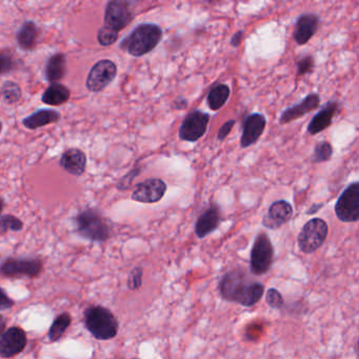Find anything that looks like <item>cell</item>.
Instances as JSON below:
<instances>
[{"instance_id": "obj_1", "label": "cell", "mask_w": 359, "mask_h": 359, "mask_svg": "<svg viewBox=\"0 0 359 359\" xmlns=\"http://www.w3.org/2000/svg\"><path fill=\"white\" fill-rule=\"evenodd\" d=\"M162 27L155 23L137 25L129 36L123 39L121 49L131 56L141 57L152 52L162 39Z\"/></svg>"}, {"instance_id": "obj_2", "label": "cell", "mask_w": 359, "mask_h": 359, "mask_svg": "<svg viewBox=\"0 0 359 359\" xmlns=\"http://www.w3.org/2000/svg\"><path fill=\"white\" fill-rule=\"evenodd\" d=\"M84 325L98 341H109L119 333V323L110 310L94 306L84 311Z\"/></svg>"}, {"instance_id": "obj_3", "label": "cell", "mask_w": 359, "mask_h": 359, "mask_svg": "<svg viewBox=\"0 0 359 359\" xmlns=\"http://www.w3.org/2000/svg\"><path fill=\"white\" fill-rule=\"evenodd\" d=\"M76 231L88 240L103 243L111 236V227L97 210L88 209L75 217Z\"/></svg>"}, {"instance_id": "obj_4", "label": "cell", "mask_w": 359, "mask_h": 359, "mask_svg": "<svg viewBox=\"0 0 359 359\" xmlns=\"http://www.w3.org/2000/svg\"><path fill=\"white\" fill-rule=\"evenodd\" d=\"M329 234L327 223L321 219L308 221L298 234V248L305 254H312L319 250L327 240Z\"/></svg>"}, {"instance_id": "obj_5", "label": "cell", "mask_w": 359, "mask_h": 359, "mask_svg": "<svg viewBox=\"0 0 359 359\" xmlns=\"http://www.w3.org/2000/svg\"><path fill=\"white\" fill-rule=\"evenodd\" d=\"M274 260L272 241L266 233H260L255 238L251 251V272L255 276H262L269 272Z\"/></svg>"}, {"instance_id": "obj_6", "label": "cell", "mask_w": 359, "mask_h": 359, "mask_svg": "<svg viewBox=\"0 0 359 359\" xmlns=\"http://www.w3.org/2000/svg\"><path fill=\"white\" fill-rule=\"evenodd\" d=\"M335 214L343 223H356L359 219V184L347 186L335 205Z\"/></svg>"}, {"instance_id": "obj_7", "label": "cell", "mask_w": 359, "mask_h": 359, "mask_svg": "<svg viewBox=\"0 0 359 359\" xmlns=\"http://www.w3.org/2000/svg\"><path fill=\"white\" fill-rule=\"evenodd\" d=\"M41 270L42 262L37 258H8L0 266V274L10 278H34Z\"/></svg>"}, {"instance_id": "obj_8", "label": "cell", "mask_w": 359, "mask_h": 359, "mask_svg": "<svg viewBox=\"0 0 359 359\" xmlns=\"http://www.w3.org/2000/svg\"><path fill=\"white\" fill-rule=\"evenodd\" d=\"M116 75L117 66L115 62L109 60H99L90 71L86 86L92 93H98L105 90Z\"/></svg>"}, {"instance_id": "obj_9", "label": "cell", "mask_w": 359, "mask_h": 359, "mask_svg": "<svg viewBox=\"0 0 359 359\" xmlns=\"http://www.w3.org/2000/svg\"><path fill=\"white\" fill-rule=\"evenodd\" d=\"M132 3L125 0H113L106 7L105 25L119 33L134 19Z\"/></svg>"}, {"instance_id": "obj_10", "label": "cell", "mask_w": 359, "mask_h": 359, "mask_svg": "<svg viewBox=\"0 0 359 359\" xmlns=\"http://www.w3.org/2000/svg\"><path fill=\"white\" fill-rule=\"evenodd\" d=\"M210 115L200 110H195L186 115L180 127V138L188 143H196L207 132Z\"/></svg>"}, {"instance_id": "obj_11", "label": "cell", "mask_w": 359, "mask_h": 359, "mask_svg": "<svg viewBox=\"0 0 359 359\" xmlns=\"http://www.w3.org/2000/svg\"><path fill=\"white\" fill-rule=\"evenodd\" d=\"M249 284L250 282H248L246 274L240 269L230 271L223 276L219 284L221 297L227 301L237 304Z\"/></svg>"}, {"instance_id": "obj_12", "label": "cell", "mask_w": 359, "mask_h": 359, "mask_svg": "<svg viewBox=\"0 0 359 359\" xmlns=\"http://www.w3.org/2000/svg\"><path fill=\"white\" fill-rule=\"evenodd\" d=\"M166 184L160 178H150L137 184L132 194V199L141 203H158L164 197Z\"/></svg>"}, {"instance_id": "obj_13", "label": "cell", "mask_w": 359, "mask_h": 359, "mask_svg": "<svg viewBox=\"0 0 359 359\" xmlns=\"http://www.w3.org/2000/svg\"><path fill=\"white\" fill-rule=\"evenodd\" d=\"M27 346V335L21 327H10L0 336V357L11 358Z\"/></svg>"}, {"instance_id": "obj_14", "label": "cell", "mask_w": 359, "mask_h": 359, "mask_svg": "<svg viewBox=\"0 0 359 359\" xmlns=\"http://www.w3.org/2000/svg\"><path fill=\"white\" fill-rule=\"evenodd\" d=\"M266 117L260 113L249 115L243 125V135L240 138V147L243 149L253 146L260 138L266 129Z\"/></svg>"}, {"instance_id": "obj_15", "label": "cell", "mask_w": 359, "mask_h": 359, "mask_svg": "<svg viewBox=\"0 0 359 359\" xmlns=\"http://www.w3.org/2000/svg\"><path fill=\"white\" fill-rule=\"evenodd\" d=\"M293 215V207L286 200H277L269 208L268 214L262 219V225L270 230L280 229L286 225Z\"/></svg>"}, {"instance_id": "obj_16", "label": "cell", "mask_w": 359, "mask_h": 359, "mask_svg": "<svg viewBox=\"0 0 359 359\" xmlns=\"http://www.w3.org/2000/svg\"><path fill=\"white\" fill-rule=\"evenodd\" d=\"M321 19L319 15L305 13L298 17L294 30V39L298 46H305L319 31Z\"/></svg>"}, {"instance_id": "obj_17", "label": "cell", "mask_w": 359, "mask_h": 359, "mask_svg": "<svg viewBox=\"0 0 359 359\" xmlns=\"http://www.w3.org/2000/svg\"><path fill=\"white\" fill-rule=\"evenodd\" d=\"M321 105V96L317 93H312L304 98L299 103L288 108L286 111L282 112L280 115V125H286L292 121H297L300 117L305 116L306 114L314 111Z\"/></svg>"}, {"instance_id": "obj_18", "label": "cell", "mask_w": 359, "mask_h": 359, "mask_svg": "<svg viewBox=\"0 0 359 359\" xmlns=\"http://www.w3.org/2000/svg\"><path fill=\"white\" fill-rule=\"evenodd\" d=\"M221 221V212L219 206L213 205L206 210L195 223V234L199 239H203L219 227Z\"/></svg>"}, {"instance_id": "obj_19", "label": "cell", "mask_w": 359, "mask_h": 359, "mask_svg": "<svg viewBox=\"0 0 359 359\" xmlns=\"http://www.w3.org/2000/svg\"><path fill=\"white\" fill-rule=\"evenodd\" d=\"M338 112V103L336 101L327 103L315 116L312 119L311 123L308 125V133L310 135H316L323 132L332 125L333 119Z\"/></svg>"}, {"instance_id": "obj_20", "label": "cell", "mask_w": 359, "mask_h": 359, "mask_svg": "<svg viewBox=\"0 0 359 359\" xmlns=\"http://www.w3.org/2000/svg\"><path fill=\"white\" fill-rule=\"evenodd\" d=\"M60 166L73 176H82L87 166V156L79 149H70L62 154Z\"/></svg>"}, {"instance_id": "obj_21", "label": "cell", "mask_w": 359, "mask_h": 359, "mask_svg": "<svg viewBox=\"0 0 359 359\" xmlns=\"http://www.w3.org/2000/svg\"><path fill=\"white\" fill-rule=\"evenodd\" d=\"M39 36H40V30L36 23L31 21H25L17 31V45L21 50L33 51L38 44Z\"/></svg>"}, {"instance_id": "obj_22", "label": "cell", "mask_w": 359, "mask_h": 359, "mask_svg": "<svg viewBox=\"0 0 359 359\" xmlns=\"http://www.w3.org/2000/svg\"><path fill=\"white\" fill-rule=\"evenodd\" d=\"M60 119H62V115L60 112L55 111V110L41 109L33 113L30 116L23 119V125L29 130H36L39 127L58 123Z\"/></svg>"}, {"instance_id": "obj_23", "label": "cell", "mask_w": 359, "mask_h": 359, "mask_svg": "<svg viewBox=\"0 0 359 359\" xmlns=\"http://www.w3.org/2000/svg\"><path fill=\"white\" fill-rule=\"evenodd\" d=\"M66 72V55L57 53L49 58L46 66V78L51 84H58L64 79Z\"/></svg>"}, {"instance_id": "obj_24", "label": "cell", "mask_w": 359, "mask_h": 359, "mask_svg": "<svg viewBox=\"0 0 359 359\" xmlns=\"http://www.w3.org/2000/svg\"><path fill=\"white\" fill-rule=\"evenodd\" d=\"M71 92L62 84H50V87L41 96L42 103L49 106L64 105L70 99Z\"/></svg>"}, {"instance_id": "obj_25", "label": "cell", "mask_w": 359, "mask_h": 359, "mask_svg": "<svg viewBox=\"0 0 359 359\" xmlns=\"http://www.w3.org/2000/svg\"><path fill=\"white\" fill-rule=\"evenodd\" d=\"M264 291H266V288H264V284L257 282H250L246 290L241 294L237 304L243 306V307H253L257 303H260L262 296L264 295Z\"/></svg>"}, {"instance_id": "obj_26", "label": "cell", "mask_w": 359, "mask_h": 359, "mask_svg": "<svg viewBox=\"0 0 359 359\" xmlns=\"http://www.w3.org/2000/svg\"><path fill=\"white\" fill-rule=\"evenodd\" d=\"M230 93H231V90L227 84H215L208 94L207 101L210 109L212 111L221 110L229 99Z\"/></svg>"}, {"instance_id": "obj_27", "label": "cell", "mask_w": 359, "mask_h": 359, "mask_svg": "<svg viewBox=\"0 0 359 359\" xmlns=\"http://www.w3.org/2000/svg\"><path fill=\"white\" fill-rule=\"evenodd\" d=\"M71 323V315L68 313L62 314L55 319L53 325H51L50 330H49V338L51 341H57L60 337L64 335L66 332V330L68 329L69 325Z\"/></svg>"}, {"instance_id": "obj_28", "label": "cell", "mask_w": 359, "mask_h": 359, "mask_svg": "<svg viewBox=\"0 0 359 359\" xmlns=\"http://www.w3.org/2000/svg\"><path fill=\"white\" fill-rule=\"evenodd\" d=\"M0 97L9 105L18 103L21 98V89L16 82H5L0 89Z\"/></svg>"}, {"instance_id": "obj_29", "label": "cell", "mask_w": 359, "mask_h": 359, "mask_svg": "<svg viewBox=\"0 0 359 359\" xmlns=\"http://www.w3.org/2000/svg\"><path fill=\"white\" fill-rule=\"evenodd\" d=\"M333 155V148L331 143L327 141H321L316 145L314 148L313 155H312V162H325L331 160Z\"/></svg>"}, {"instance_id": "obj_30", "label": "cell", "mask_w": 359, "mask_h": 359, "mask_svg": "<svg viewBox=\"0 0 359 359\" xmlns=\"http://www.w3.org/2000/svg\"><path fill=\"white\" fill-rule=\"evenodd\" d=\"M17 66H18V62L12 54L11 51L0 49V75L16 70Z\"/></svg>"}, {"instance_id": "obj_31", "label": "cell", "mask_w": 359, "mask_h": 359, "mask_svg": "<svg viewBox=\"0 0 359 359\" xmlns=\"http://www.w3.org/2000/svg\"><path fill=\"white\" fill-rule=\"evenodd\" d=\"M23 227V221L13 215H5L0 219V234H5L8 231L18 232Z\"/></svg>"}, {"instance_id": "obj_32", "label": "cell", "mask_w": 359, "mask_h": 359, "mask_svg": "<svg viewBox=\"0 0 359 359\" xmlns=\"http://www.w3.org/2000/svg\"><path fill=\"white\" fill-rule=\"evenodd\" d=\"M117 39H119V32L113 30L111 27L103 25V27L98 31L97 40L103 47L111 46Z\"/></svg>"}, {"instance_id": "obj_33", "label": "cell", "mask_w": 359, "mask_h": 359, "mask_svg": "<svg viewBox=\"0 0 359 359\" xmlns=\"http://www.w3.org/2000/svg\"><path fill=\"white\" fill-rule=\"evenodd\" d=\"M266 301L272 309L280 310L284 307V297L277 289L270 288L267 291Z\"/></svg>"}, {"instance_id": "obj_34", "label": "cell", "mask_w": 359, "mask_h": 359, "mask_svg": "<svg viewBox=\"0 0 359 359\" xmlns=\"http://www.w3.org/2000/svg\"><path fill=\"white\" fill-rule=\"evenodd\" d=\"M143 271L141 267H136L131 271L130 275L127 278V288L135 291L140 288L143 284Z\"/></svg>"}, {"instance_id": "obj_35", "label": "cell", "mask_w": 359, "mask_h": 359, "mask_svg": "<svg viewBox=\"0 0 359 359\" xmlns=\"http://www.w3.org/2000/svg\"><path fill=\"white\" fill-rule=\"evenodd\" d=\"M314 68V60L311 55L300 57L297 62V75L304 76L311 73Z\"/></svg>"}, {"instance_id": "obj_36", "label": "cell", "mask_w": 359, "mask_h": 359, "mask_svg": "<svg viewBox=\"0 0 359 359\" xmlns=\"http://www.w3.org/2000/svg\"><path fill=\"white\" fill-rule=\"evenodd\" d=\"M236 121L235 119H230L227 123H223L219 129V134H217V139L219 141L225 140L227 138V135L232 131L233 127H234Z\"/></svg>"}, {"instance_id": "obj_37", "label": "cell", "mask_w": 359, "mask_h": 359, "mask_svg": "<svg viewBox=\"0 0 359 359\" xmlns=\"http://www.w3.org/2000/svg\"><path fill=\"white\" fill-rule=\"evenodd\" d=\"M14 306V301L7 295L5 290L3 288H0V310L11 309Z\"/></svg>"}, {"instance_id": "obj_38", "label": "cell", "mask_w": 359, "mask_h": 359, "mask_svg": "<svg viewBox=\"0 0 359 359\" xmlns=\"http://www.w3.org/2000/svg\"><path fill=\"white\" fill-rule=\"evenodd\" d=\"M243 31H238L236 34L233 35L232 39H231V45H232L234 48H238L241 42V38H243Z\"/></svg>"}, {"instance_id": "obj_39", "label": "cell", "mask_w": 359, "mask_h": 359, "mask_svg": "<svg viewBox=\"0 0 359 359\" xmlns=\"http://www.w3.org/2000/svg\"><path fill=\"white\" fill-rule=\"evenodd\" d=\"M186 106H188V101L184 98H178V99L174 100V108L176 110L184 109Z\"/></svg>"}, {"instance_id": "obj_40", "label": "cell", "mask_w": 359, "mask_h": 359, "mask_svg": "<svg viewBox=\"0 0 359 359\" xmlns=\"http://www.w3.org/2000/svg\"><path fill=\"white\" fill-rule=\"evenodd\" d=\"M323 207V203H314V205H312V207L310 208L309 211L307 212V214H309V215H313V214H315L316 212H319V210L321 209V208Z\"/></svg>"}, {"instance_id": "obj_41", "label": "cell", "mask_w": 359, "mask_h": 359, "mask_svg": "<svg viewBox=\"0 0 359 359\" xmlns=\"http://www.w3.org/2000/svg\"><path fill=\"white\" fill-rule=\"evenodd\" d=\"M5 329V319H3V316L0 315V336L3 335V331Z\"/></svg>"}, {"instance_id": "obj_42", "label": "cell", "mask_w": 359, "mask_h": 359, "mask_svg": "<svg viewBox=\"0 0 359 359\" xmlns=\"http://www.w3.org/2000/svg\"><path fill=\"white\" fill-rule=\"evenodd\" d=\"M3 200L0 198V214H1V211H3Z\"/></svg>"}, {"instance_id": "obj_43", "label": "cell", "mask_w": 359, "mask_h": 359, "mask_svg": "<svg viewBox=\"0 0 359 359\" xmlns=\"http://www.w3.org/2000/svg\"><path fill=\"white\" fill-rule=\"evenodd\" d=\"M3 131V125H1V121H0V133Z\"/></svg>"}, {"instance_id": "obj_44", "label": "cell", "mask_w": 359, "mask_h": 359, "mask_svg": "<svg viewBox=\"0 0 359 359\" xmlns=\"http://www.w3.org/2000/svg\"><path fill=\"white\" fill-rule=\"evenodd\" d=\"M133 359H138V358H133Z\"/></svg>"}]
</instances>
